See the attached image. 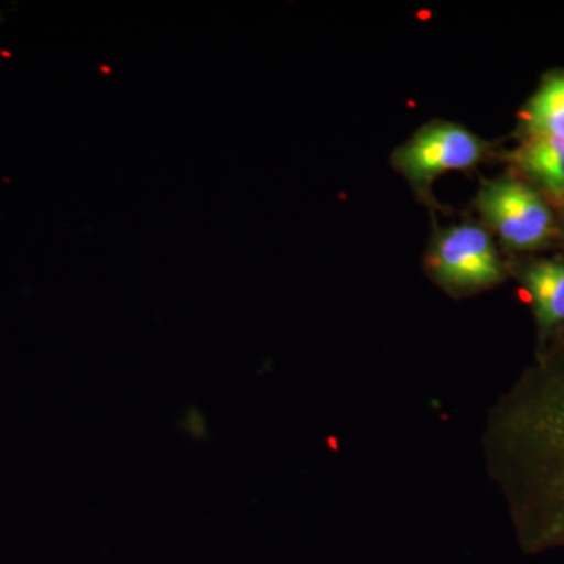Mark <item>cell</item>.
<instances>
[{
  "label": "cell",
  "instance_id": "obj_7",
  "mask_svg": "<svg viewBox=\"0 0 564 564\" xmlns=\"http://www.w3.org/2000/svg\"><path fill=\"white\" fill-rule=\"evenodd\" d=\"M524 137L564 140V73L549 74L521 111Z\"/></svg>",
  "mask_w": 564,
  "mask_h": 564
},
{
  "label": "cell",
  "instance_id": "obj_2",
  "mask_svg": "<svg viewBox=\"0 0 564 564\" xmlns=\"http://www.w3.org/2000/svg\"><path fill=\"white\" fill-rule=\"evenodd\" d=\"M478 209L508 250H543L560 237L552 203L521 177L488 182L478 195Z\"/></svg>",
  "mask_w": 564,
  "mask_h": 564
},
{
  "label": "cell",
  "instance_id": "obj_5",
  "mask_svg": "<svg viewBox=\"0 0 564 564\" xmlns=\"http://www.w3.org/2000/svg\"><path fill=\"white\" fill-rule=\"evenodd\" d=\"M519 282L536 323L540 350L564 333V259H533L519 267Z\"/></svg>",
  "mask_w": 564,
  "mask_h": 564
},
{
  "label": "cell",
  "instance_id": "obj_8",
  "mask_svg": "<svg viewBox=\"0 0 564 564\" xmlns=\"http://www.w3.org/2000/svg\"><path fill=\"white\" fill-rule=\"evenodd\" d=\"M560 210H562V209H560ZM558 221H560V236H562L564 239V210H562V215H560Z\"/></svg>",
  "mask_w": 564,
  "mask_h": 564
},
{
  "label": "cell",
  "instance_id": "obj_1",
  "mask_svg": "<svg viewBox=\"0 0 564 564\" xmlns=\"http://www.w3.org/2000/svg\"><path fill=\"white\" fill-rule=\"evenodd\" d=\"M491 456L522 547H564V333L497 408Z\"/></svg>",
  "mask_w": 564,
  "mask_h": 564
},
{
  "label": "cell",
  "instance_id": "obj_4",
  "mask_svg": "<svg viewBox=\"0 0 564 564\" xmlns=\"http://www.w3.org/2000/svg\"><path fill=\"white\" fill-rule=\"evenodd\" d=\"M485 151V141L462 126L436 122L404 143L393 163L414 184H426L440 174L473 169Z\"/></svg>",
  "mask_w": 564,
  "mask_h": 564
},
{
  "label": "cell",
  "instance_id": "obj_6",
  "mask_svg": "<svg viewBox=\"0 0 564 564\" xmlns=\"http://www.w3.org/2000/svg\"><path fill=\"white\" fill-rule=\"evenodd\" d=\"M521 180L536 188L549 202L564 199V140L524 137L511 154Z\"/></svg>",
  "mask_w": 564,
  "mask_h": 564
},
{
  "label": "cell",
  "instance_id": "obj_3",
  "mask_svg": "<svg viewBox=\"0 0 564 564\" xmlns=\"http://www.w3.org/2000/svg\"><path fill=\"white\" fill-rule=\"evenodd\" d=\"M429 263L437 280L456 291L491 288L503 280L505 267L485 228L459 225L437 237Z\"/></svg>",
  "mask_w": 564,
  "mask_h": 564
}]
</instances>
